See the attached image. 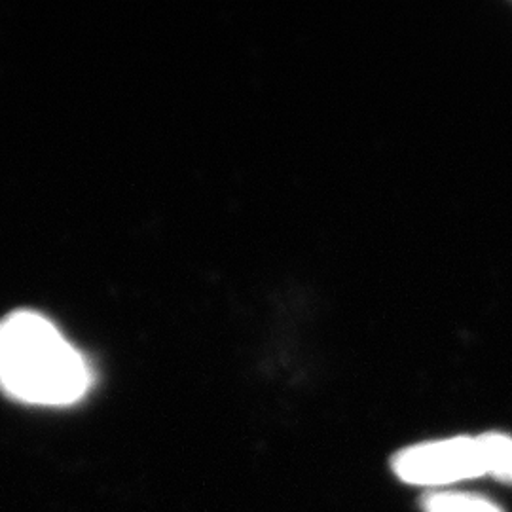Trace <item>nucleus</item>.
Listing matches in <instances>:
<instances>
[{
	"label": "nucleus",
	"mask_w": 512,
	"mask_h": 512,
	"mask_svg": "<svg viewBox=\"0 0 512 512\" xmlns=\"http://www.w3.org/2000/svg\"><path fill=\"white\" fill-rule=\"evenodd\" d=\"M92 374L84 357L33 311H18L0 323V385L19 401L63 406L78 401Z\"/></svg>",
	"instance_id": "f257e3e1"
},
{
	"label": "nucleus",
	"mask_w": 512,
	"mask_h": 512,
	"mask_svg": "<svg viewBox=\"0 0 512 512\" xmlns=\"http://www.w3.org/2000/svg\"><path fill=\"white\" fill-rule=\"evenodd\" d=\"M393 471L404 482L418 486H444L484 475L512 482V439L486 433L425 442L397 454Z\"/></svg>",
	"instance_id": "f03ea898"
},
{
	"label": "nucleus",
	"mask_w": 512,
	"mask_h": 512,
	"mask_svg": "<svg viewBox=\"0 0 512 512\" xmlns=\"http://www.w3.org/2000/svg\"><path fill=\"white\" fill-rule=\"evenodd\" d=\"M425 512H505L480 495L461 492H437L423 499Z\"/></svg>",
	"instance_id": "7ed1b4c3"
}]
</instances>
